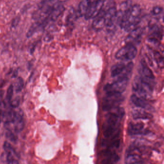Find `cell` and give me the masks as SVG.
<instances>
[{
	"label": "cell",
	"mask_w": 164,
	"mask_h": 164,
	"mask_svg": "<svg viewBox=\"0 0 164 164\" xmlns=\"http://www.w3.org/2000/svg\"><path fill=\"white\" fill-rule=\"evenodd\" d=\"M117 10L115 7H113L108 9L106 11L104 15V18L105 19V26L113 19L115 14L117 13Z\"/></svg>",
	"instance_id": "d6986e66"
},
{
	"label": "cell",
	"mask_w": 164,
	"mask_h": 164,
	"mask_svg": "<svg viewBox=\"0 0 164 164\" xmlns=\"http://www.w3.org/2000/svg\"><path fill=\"white\" fill-rule=\"evenodd\" d=\"M142 157L140 153L132 151H126L125 158L126 164H137L141 163Z\"/></svg>",
	"instance_id": "9a60e30c"
},
{
	"label": "cell",
	"mask_w": 164,
	"mask_h": 164,
	"mask_svg": "<svg viewBox=\"0 0 164 164\" xmlns=\"http://www.w3.org/2000/svg\"><path fill=\"white\" fill-rule=\"evenodd\" d=\"M14 86L12 84H11L8 88L7 93V99L9 103L12 100L13 93H14Z\"/></svg>",
	"instance_id": "d4e9b609"
},
{
	"label": "cell",
	"mask_w": 164,
	"mask_h": 164,
	"mask_svg": "<svg viewBox=\"0 0 164 164\" xmlns=\"http://www.w3.org/2000/svg\"><path fill=\"white\" fill-rule=\"evenodd\" d=\"M134 64L129 62L127 64L123 62H119L114 65L111 69V76L113 78L118 79H129L132 74Z\"/></svg>",
	"instance_id": "3957f363"
},
{
	"label": "cell",
	"mask_w": 164,
	"mask_h": 164,
	"mask_svg": "<svg viewBox=\"0 0 164 164\" xmlns=\"http://www.w3.org/2000/svg\"><path fill=\"white\" fill-rule=\"evenodd\" d=\"M5 136L8 140L12 142H16L18 140V137L12 130H8L5 133Z\"/></svg>",
	"instance_id": "603a6c76"
},
{
	"label": "cell",
	"mask_w": 164,
	"mask_h": 164,
	"mask_svg": "<svg viewBox=\"0 0 164 164\" xmlns=\"http://www.w3.org/2000/svg\"><path fill=\"white\" fill-rule=\"evenodd\" d=\"M3 148H4V151L7 153V154H13V153H15L14 149H13V147H12L11 145L10 144V143H8L7 141L4 143V145H3Z\"/></svg>",
	"instance_id": "cb8c5ba5"
},
{
	"label": "cell",
	"mask_w": 164,
	"mask_h": 164,
	"mask_svg": "<svg viewBox=\"0 0 164 164\" xmlns=\"http://www.w3.org/2000/svg\"><path fill=\"white\" fill-rule=\"evenodd\" d=\"M137 54V49L134 45L126 44L115 54V58L118 60L128 61L134 59Z\"/></svg>",
	"instance_id": "8992f818"
},
{
	"label": "cell",
	"mask_w": 164,
	"mask_h": 164,
	"mask_svg": "<svg viewBox=\"0 0 164 164\" xmlns=\"http://www.w3.org/2000/svg\"><path fill=\"white\" fill-rule=\"evenodd\" d=\"M90 1L84 0L80 2L79 4V12L80 15L85 16L89 7Z\"/></svg>",
	"instance_id": "44dd1931"
},
{
	"label": "cell",
	"mask_w": 164,
	"mask_h": 164,
	"mask_svg": "<svg viewBox=\"0 0 164 164\" xmlns=\"http://www.w3.org/2000/svg\"><path fill=\"white\" fill-rule=\"evenodd\" d=\"M9 164H19V162L18 160H16L15 159H13L11 161Z\"/></svg>",
	"instance_id": "4dcf8cb0"
},
{
	"label": "cell",
	"mask_w": 164,
	"mask_h": 164,
	"mask_svg": "<svg viewBox=\"0 0 164 164\" xmlns=\"http://www.w3.org/2000/svg\"><path fill=\"white\" fill-rule=\"evenodd\" d=\"M143 32V28L141 26H138L132 30L126 39V44H132L134 46V44L139 43L142 39Z\"/></svg>",
	"instance_id": "30bf717a"
},
{
	"label": "cell",
	"mask_w": 164,
	"mask_h": 164,
	"mask_svg": "<svg viewBox=\"0 0 164 164\" xmlns=\"http://www.w3.org/2000/svg\"><path fill=\"white\" fill-rule=\"evenodd\" d=\"M120 141L119 139H105L102 142V145L107 147V149H111L113 148H118L120 145Z\"/></svg>",
	"instance_id": "ac0fdd59"
},
{
	"label": "cell",
	"mask_w": 164,
	"mask_h": 164,
	"mask_svg": "<svg viewBox=\"0 0 164 164\" xmlns=\"http://www.w3.org/2000/svg\"><path fill=\"white\" fill-rule=\"evenodd\" d=\"M132 116L135 119H150L153 118V115L145 111V110L136 109L132 112Z\"/></svg>",
	"instance_id": "e0dca14e"
},
{
	"label": "cell",
	"mask_w": 164,
	"mask_h": 164,
	"mask_svg": "<svg viewBox=\"0 0 164 164\" xmlns=\"http://www.w3.org/2000/svg\"><path fill=\"white\" fill-rule=\"evenodd\" d=\"M24 82L23 79L21 77H18L16 79L15 83L14 89L16 93H18L21 92L24 87Z\"/></svg>",
	"instance_id": "7402d4cb"
},
{
	"label": "cell",
	"mask_w": 164,
	"mask_h": 164,
	"mask_svg": "<svg viewBox=\"0 0 164 164\" xmlns=\"http://www.w3.org/2000/svg\"><path fill=\"white\" fill-rule=\"evenodd\" d=\"M104 2L103 1H90L86 14L84 16L86 19L96 18L100 12Z\"/></svg>",
	"instance_id": "ba28073f"
},
{
	"label": "cell",
	"mask_w": 164,
	"mask_h": 164,
	"mask_svg": "<svg viewBox=\"0 0 164 164\" xmlns=\"http://www.w3.org/2000/svg\"><path fill=\"white\" fill-rule=\"evenodd\" d=\"M124 97L122 94H106L103 98L102 108L104 111L110 110L119 107V104L124 101Z\"/></svg>",
	"instance_id": "5b68a950"
},
{
	"label": "cell",
	"mask_w": 164,
	"mask_h": 164,
	"mask_svg": "<svg viewBox=\"0 0 164 164\" xmlns=\"http://www.w3.org/2000/svg\"><path fill=\"white\" fill-rule=\"evenodd\" d=\"M10 106L12 108H16L19 107L20 104V98L18 96L15 97V99L10 101L9 103Z\"/></svg>",
	"instance_id": "484cf974"
},
{
	"label": "cell",
	"mask_w": 164,
	"mask_h": 164,
	"mask_svg": "<svg viewBox=\"0 0 164 164\" xmlns=\"http://www.w3.org/2000/svg\"><path fill=\"white\" fill-rule=\"evenodd\" d=\"M94 19L92 24V26L94 30H101L105 26L104 15L99 13Z\"/></svg>",
	"instance_id": "2e32d148"
},
{
	"label": "cell",
	"mask_w": 164,
	"mask_h": 164,
	"mask_svg": "<svg viewBox=\"0 0 164 164\" xmlns=\"http://www.w3.org/2000/svg\"><path fill=\"white\" fill-rule=\"evenodd\" d=\"M142 164V163H138V164Z\"/></svg>",
	"instance_id": "1f68e13d"
},
{
	"label": "cell",
	"mask_w": 164,
	"mask_h": 164,
	"mask_svg": "<svg viewBox=\"0 0 164 164\" xmlns=\"http://www.w3.org/2000/svg\"><path fill=\"white\" fill-rule=\"evenodd\" d=\"M129 79H116L112 83L107 84L104 88L106 94H122L128 85Z\"/></svg>",
	"instance_id": "277c9868"
},
{
	"label": "cell",
	"mask_w": 164,
	"mask_h": 164,
	"mask_svg": "<svg viewBox=\"0 0 164 164\" xmlns=\"http://www.w3.org/2000/svg\"><path fill=\"white\" fill-rule=\"evenodd\" d=\"M141 8L138 4L132 6L123 15L120 27L127 32H132L138 27L141 21Z\"/></svg>",
	"instance_id": "6da1fadb"
},
{
	"label": "cell",
	"mask_w": 164,
	"mask_h": 164,
	"mask_svg": "<svg viewBox=\"0 0 164 164\" xmlns=\"http://www.w3.org/2000/svg\"><path fill=\"white\" fill-rule=\"evenodd\" d=\"M18 69H15V70L14 71V72H13V74H12V78H16V77H17V76H18Z\"/></svg>",
	"instance_id": "f546056e"
},
{
	"label": "cell",
	"mask_w": 164,
	"mask_h": 164,
	"mask_svg": "<svg viewBox=\"0 0 164 164\" xmlns=\"http://www.w3.org/2000/svg\"><path fill=\"white\" fill-rule=\"evenodd\" d=\"M163 12V8L160 7H155L153 8L151 13L153 15H158L161 14Z\"/></svg>",
	"instance_id": "4316f807"
},
{
	"label": "cell",
	"mask_w": 164,
	"mask_h": 164,
	"mask_svg": "<svg viewBox=\"0 0 164 164\" xmlns=\"http://www.w3.org/2000/svg\"><path fill=\"white\" fill-rule=\"evenodd\" d=\"M20 21V18L19 16H18L15 17L13 20V21L12 22V26L13 28H15V26H18Z\"/></svg>",
	"instance_id": "f1b7e54d"
},
{
	"label": "cell",
	"mask_w": 164,
	"mask_h": 164,
	"mask_svg": "<svg viewBox=\"0 0 164 164\" xmlns=\"http://www.w3.org/2000/svg\"><path fill=\"white\" fill-rule=\"evenodd\" d=\"M5 108V104L4 101H0V123L1 122V120L2 119V117H3V114H4V109Z\"/></svg>",
	"instance_id": "83f0119b"
},
{
	"label": "cell",
	"mask_w": 164,
	"mask_h": 164,
	"mask_svg": "<svg viewBox=\"0 0 164 164\" xmlns=\"http://www.w3.org/2000/svg\"><path fill=\"white\" fill-rule=\"evenodd\" d=\"M153 59L156 62L158 66L160 68L164 67V58L163 55L157 51H154L153 54Z\"/></svg>",
	"instance_id": "ffe728a7"
},
{
	"label": "cell",
	"mask_w": 164,
	"mask_h": 164,
	"mask_svg": "<svg viewBox=\"0 0 164 164\" xmlns=\"http://www.w3.org/2000/svg\"><path fill=\"white\" fill-rule=\"evenodd\" d=\"M138 72L140 78L153 86L154 84V76L148 65L142 60L138 67Z\"/></svg>",
	"instance_id": "52a82bcc"
},
{
	"label": "cell",
	"mask_w": 164,
	"mask_h": 164,
	"mask_svg": "<svg viewBox=\"0 0 164 164\" xmlns=\"http://www.w3.org/2000/svg\"><path fill=\"white\" fill-rule=\"evenodd\" d=\"M128 132L129 135H142L148 134L149 130L145 129L144 124L142 123H129L128 126Z\"/></svg>",
	"instance_id": "8fae6325"
},
{
	"label": "cell",
	"mask_w": 164,
	"mask_h": 164,
	"mask_svg": "<svg viewBox=\"0 0 164 164\" xmlns=\"http://www.w3.org/2000/svg\"><path fill=\"white\" fill-rule=\"evenodd\" d=\"M132 88L136 93L134 94L146 100L150 98L153 93V87L143 80L140 76H136L134 78Z\"/></svg>",
	"instance_id": "7a4b0ae2"
},
{
	"label": "cell",
	"mask_w": 164,
	"mask_h": 164,
	"mask_svg": "<svg viewBox=\"0 0 164 164\" xmlns=\"http://www.w3.org/2000/svg\"><path fill=\"white\" fill-rule=\"evenodd\" d=\"M104 135L107 139H118L120 134L119 127L104 125Z\"/></svg>",
	"instance_id": "4fadbf2b"
},
{
	"label": "cell",
	"mask_w": 164,
	"mask_h": 164,
	"mask_svg": "<svg viewBox=\"0 0 164 164\" xmlns=\"http://www.w3.org/2000/svg\"><path fill=\"white\" fill-rule=\"evenodd\" d=\"M130 100L134 105L141 109L147 110H152L153 109V107L149 104L146 99L141 98L135 94H133L131 96Z\"/></svg>",
	"instance_id": "7c38bea8"
},
{
	"label": "cell",
	"mask_w": 164,
	"mask_h": 164,
	"mask_svg": "<svg viewBox=\"0 0 164 164\" xmlns=\"http://www.w3.org/2000/svg\"><path fill=\"white\" fill-rule=\"evenodd\" d=\"M99 155L102 158L101 164H115L119 160L118 155L110 149L102 151Z\"/></svg>",
	"instance_id": "9c48e42d"
},
{
	"label": "cell",
	"mask_w": 164,
	"mask_h": 164,
	"mask_svg": "<svg viewBox=\"0 0 164 164\" xmlns=\"http://www.w3.org/2000/svg\"><path fill=\"white\" fill-rule=\"evenodd\" d=\"M65 10V7L62 4L59 3H55L53 5L50 14L49 15V20L55 21L61 15Z\"/></svg>",
	"instance_id": "5bb4252c"
}]
</instances>
